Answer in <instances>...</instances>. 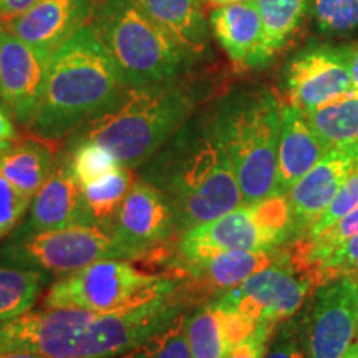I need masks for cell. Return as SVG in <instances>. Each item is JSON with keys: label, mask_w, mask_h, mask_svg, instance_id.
Segmentation results:
<instances>
[{"label": "cell", "mask_w": 358, "mask_h": 358, "mask_svg": "<svg viewBox=\"0 0 358 358\" xmlns=\"http://www.w3.org/2000/svg\"><path fill=\"white\" fill-rule=\"evenodd\" d=\"M52 150L45 141L24 140L0 156V174L27 198L34 199L55 169Z\"/></svg>", "instance_id": "ffe728a7"}, {"label": "cell", "mask_w": 358, "mask_h": 358, "mask_svg": "<svg viewBox=\"0 0 358 358\" xmlns=\"http://www.w3.org/2000/svg\"><path fill=\"white\" fill-rule=\"evenodd\" d=\"M95 10L96 0H38L3 25L15 37L52 57L58 47L92 22Z\"/></svg>", "instance_id": "2e32d148"}, {"label": "cell", "mask_w": 358, "mask_h": 358, "mask_svg": "<svg viewBox=\"0 0 358 358\" xmlns=\"http://www.w3.org/2000/svg\"><path fill=\"white\" fill-rule=\"evenodd\" d=\"M307 120L329 148L358 141V92L350 90L345 95L325 103L307 113Z\"/></svg>", "instance_id": "603a6c76"}, {"label": "cell", "mask_w": 358, "mask_h": 358, "mask_svg": "<svg viewBox=\"0 0 358 358\" xmlns=\"http://www.w3.org/2000/svg\"><path fill=\"white\" fill-rule=\"evenodd\" d=\"M289 105L310 113L352 90L350 50L347 47L313 45L289 62L284 75Z\"/></svg>", "instance_id": "8fae6325"}, {"label": "cell", "mask_w": 358, "mask_h": 358, "mask_svg": "<svg viewBox=\"0 0 358 358\" xmlns=\"http://www.w3.org/2000/svg\"><path fill=\"white\" fill-rule=\"evenodd\" d=\"M187 342L191 358H226L232 348L222 310L208 302L187 317Z\"/></svg>", "instance_id": "d4e9b609"}, {"label": "cell", "mask_w": 358, "mask_h": 358, "mask_svg": "<svg viewBox=\"0 0 358 358\" xmlns=\"http://www.w3.org/2000/svg\"><path fill=\"white\" fill-rule=\"evenodd\" d=\"M2 27H3V24H2V22H0V32H2Z\"/></svg>", "instance_id": "b9f144b4"}, {"label": "cell", "mask_w": 358, "mask_h": 358, "mask_svg": "<svg viewBox=\"0 0 358 358\" xmlns=\"http://www.w3.org/2000/svg\"><path fill=\"white\" fill-rule=\"evenodd\" d=\"M0 358H45L40 353L25 348H0Z\"/></svg>", "instance_id": "8d00e7d4"}, {"label": "cell", "mask_w": 358, "mask_h": 358, "mask_svg": "<svg viewBox=\"0 0 358 358\" xmlns=\"http://www.w3.org/2000/svg\"><path fill=\"white\" fill-rule=\"evenodd\" d=\"M2 254L13 264L53 274H70L103 259L129 261L128 254L108 232L88 224L13 236Z\"/></svg>", "instance_id": "9c48e42d"}, {"label": "cell", "mask_w": 358, "mask_h": 358, "mask_svg": "<svg viewBox=\"0 0 358 358\" xmlns=\"http://www.w3.org/2000/svg\"><path fill=\"white\" fill-rule=\"evenodd\" d=\"M307 329V358H343L358 329V277L343 275L317 290Z\"/></svg>", "instance_id": "7c38bea8"}, {"label": "cell", "mask_w": 358, "mask_h": 358, "mask_svg": "<svg viewBox=\"0 0 358 358\" xmlns=\"http://www.w3.org/2000/svg\"><path fill=\"white\" fill-rule=\"evenodd\" d=\"M282 250H216L198 257L173 256L171 275L181 280L191 301L211 295L219 297L279 261Z\"/></svg>", "instance_id": "5bb4252c"}, {"label": "cell", "mask_w": 358, "mask_h": 358, "mask_svg": "<svg viewBox=\"0 0 358 358\" xmlns=\"http://www.w3.org/2000/svg\"><path fill=\"white\" fill-rule=\"evenodd\" d=\"M213 6H229V3H243V2H254V0H208Z\"/></svg>", "instance_id": "f35d334b"}, {"label": "cell", "mask_w": 358, "mask_h": 358, "mask_svg": "<svg viewBox=\"0 0 358 358\" xmlns=\"http://www.w3.org/2000/svg\"><path fill=\"white\" fill-rule=\"evenodd\" d=\"M317 285L312 268L294 245L282 250L277 262L245 279L237 287L214 299L217 306L249 317L256 324L292 317Z\"/></svg>", "instance_id": "ba28073f"}, {"label": "cell", "mask_w": 358, "mask_h": 358, "mask_svg": "<svg viewBox=\"0 0 358 358\" xmlns=\"http://www.w3.org/2000/svg\"><path fill=\"white\" fill-rule=\"evenodd\" d=\"M179 287L181 280L171 274H146L124 259H103L58 279L45 307L118 312L168 297Z\"/></svg>", "instance_id": "8992f818"}, {"label": "cell", "mask_w": 358, "mask_h": 358, "mask_svg": "<svg viewBox=\"0 0 358 358\" xmlns=\"http://www.w3.org/2000/svg\"><path fill=\"white\" fill-rule=\"evenodd\" d=\"M192 108L194 96L176 80L127 88L113 106L78 127L70 143H96L133 169L158 153Z\"/></svg>", "instance_id": "3957f363"}, {"label": "cell", "mask_w": 358, "mask_h": 358, "mask_svg": "<svg viewBox=\"0 0 358 358\" xmlns=\"http://www.w3.org/2000/svg\"><path fill=\"white\" fill-rule=\"evenodd\" d=\"M264 358H307L294 324L282 327L280 332L275 335L274 342L267 347Z\"/></svg>", "instance_id": "836d02e7"}, {"label": "cell", "mask_w": 358, "mask_h": 358, "mask_svg": "<svg viewBox=\"0 0 358 358\" xmlns=\"http://www.w3.org/2000/svg\"><path fill=\"white\" fill-rule=\"evenodd\" d=\"M150 19L198 53L208 38L201 0H133Z\"/></svg>", "instance_id": "44dd1931"}, {"label": "cell", "mask_w": 358, "mask_h": 358, "mask_svg": "<svg viewBox=\"0 0 358 358\" xmlns=\"http://www.w3.org/2000/svg\"><path fill=\"white\" fill-rule=\"evenodd\" d=\"M133 182V169L120 166L98 181L82 186L85 208L93 226L110 231Z\"/></svg>", "instance_id": "cb8c5ba5"}, {"label": "cell", "mask_w": 358, "mask_h": 358, "mask_svg": "<svg viewBox=\"0 0 358 358\" xmlns=\"http://www.w3.org/2000/svg\"><path fill=\"white\" fill-rule=\"evenodd\" d=\"M330 148L317 136L307 115L292 105L282 106L277 192L285 194L295 182L319 163Z\"/></svg>", "instance_id": "ac0fdd59"}, {"label": "cell", "mask_w": 358, "mask_h": 358, "mask_svg": "<svg viewBox=\"0 0 358 358\" xmlns=\"http://www.w3.org/2000/svg\"><path fill=\"white\" fill-rule=\"evenodd\" d=\"M73 224L93 226L85 208L82 186L64 159L57 164L52 176L34 196L25 222L15 231V236L62 229Z\"/></svg>", "instance_id": "e0dca14e"}, {"label": "cell", "mask_w": 358, "mask_h": 358, "mask_svg": "<svg viewBox=\"0 0 358 358\" xmlns=\"http://www.w3.org/2000/svg\"><path fill=\"white\" fill-rule=\"evenodd\" d=\"M10 146H12V143H8V141H0V156L6 153V151H7Z\"/></svg>", "instance_id": "60d3db41"}, {"label": "cell", "mask_w": 358, "mask_h": 358, "mask_svg": "<svg viewBox=\"0 0 358 358\" xmlns=\"http://www.w3.org/2000/svg\"><path fill=\"white\" fill-rule=\"evenodd\" d=\"M313 17L322 32H350L358 27V0H313Z\"/></svg>", "instance_id": "f1b7e54d"}, {"label": "cell", "mask_w": 358, "mask_h": 358, "mask_svg": "<svg viewBox=\"0 0 358 358\" xmlns=\"http://www.w3.org/2000/svg\"><path fill=\"white\" fill-rule=\"evenodd\" d=\"M350 50V75H352V90L358 92V43L348 45Z\"/></svg>", "instance_id": "74e56055"}, {"label": "cell", "mask_w": 358, "mask_h": 358, "mask_svg": "<svg viewBox=\"0 0 358 358\" xmlns=\"http://www.w3.org/2000/svg\"><path fill=\"white\" fill-rule=\"evenodd\" d=\"M261 13L264 38L259 66L267 65L301 27L310 0H254Z\"/></svg>", "instance_id": "7402d4cb"}, {"label": "cell", "mask_w": 358, "mask_h": 358, "mask_svg": "<svg viewBox=\"0 0 358 358\" xmlns=\"http://www.w3.org/2000/svg\"><path fill=\"white\" fill-rule=\"evenodd\" d=\"M310 268L319 285L343 275H358V234L332 254L312 264Z\"/></svg>", "instance_id": "f546056e"}, {"label": "cell", "mask_w": 358, "mask_h": 358, "mask_svg": "<svg viewBox=\"0 0 358 358\" xmlns=\"http://www.w3.org/2000/svg\"><path fill=\"white\" fill-rule=\"evenodd\" d=\"M32 199L17 191L0 174V239L15 231L17 224L25 216Z\"/></svg>", "instance_id": "1f68e13d"}, {"label": "cell", "mask_w": 358, "mask_h": 358, "mask_svg": "<svg viewBox=\"0 0 358 358\" xmlns=\"http://www.w3.org/2000/svg\"><path fill=\"white\" fill-rule=\"evenodd\" d=\"M120 358H191L187 342V315L181 313L166 329L143 340Z\"/></svg>", "instance_id": "4316f807"}, {"label": "cell", "mask_w": 358, "mask_h": 358, "mask_svg": "<svg viewBox=\"0 0 358 358\" xmlns=\"http://www.w3.org/2000/svg\"><path fill=\"white\" fill-rule=\"evenodd\" d=\"M292 237L287 196L275 192L192 227L179 237L174 256L198 257L216 250H274Z\"/></svg>", "instance_id": "52a82bcc"}, {"label": "cell", "mask_w": 358, "mask_h": 358, "mask_svg": "<svg viewBox=\"0 0 358 358\" xmlns=\"http://www.w3.org/2000/svg\"><path fill=\"white\" fill-rule=\"evenodd\" d=\"M357 338H358V329H357ZM357 343H358V340H357Z\"/></svg>", "instance_id": "7bdbcfd3"}, {"label": "cell", "mask_w": 358, "mask_h": 358, "mask_svg": "<svg viewBox=\"0 0 358 358\" xmlns=\"http://www.w3.org/2000/svg\"><path fill=\"white\" fill-rule=\"evenodd\" d=\"M17 138H19V134H17V128L13 124L12 113L0 103V141L13 143L17 141Z\"/></svg>", "instance_id": "d590c367"}, {"label": "cell", "mask_w": 358, "mask_h": 358, "mask_svg": "<svg viewBox=\"0 0 358 358\" xmlns=\"http://www.w3.org/2000/svg\"><path fill=\"white\" fill-rule=\"evenodd\" d=\"M45 282L42 271L0 266V324L30 312Z\"/></svg>", "instance_id": "484cf974"}, {"label": "cell", "mask_w": 358, "mask_h": 358, "mask_svg": "<svg viewBox=\"0 0 358 358\" xmlns=\"http://www.w3.org/2000/svg\"><path fill=\"white\" fill-rule=\"evenodd\" d=\"M280 118L274 93L257 90L224 103L209 128L234 166L244 204L277 192Z\"/></svg>", "instance_id": "277c9868"}, {"label": "cell", "mask_w": 358, "mask_h": 358, "mask_svg": "<svg viewBox=\"0 0 358 358\" xmlns=\"http://www.w3.org/2000/svg\"><path fill=\"white\" fill-rule=\"evenodd\" d=\"M108 234L129 261L150 259L151 262L171 256V245L181 237L168 201L145 179H138L129 187Z\"/></svg>", "instance_id": "30bf717a"}, {"label": "cell", "mask_w": 358, "mask_h": 358, "mask_svg": "<svg viewBox=\"0 0 358 358\" xmlns=\"http://www.w3.org/2000/svg\"><path fill=\"white\" fill-rule=\"evenodd\" d=\"M166 150L148 161L145 181L171 208L179 236L244 204L229 156L211 131L191 136L181 128Z\"/></svg>", "instance_id": "6da1fadb"}, {"label": "cell", "mask_w": 358, "mask_h": 358, "mask_svg": "<svg viewBox=\"0 0 358 358\" xmlns=\"http://www.w3.org/2000/svg\"><path fill=\"white\" fill-rule=\"evenodd\" d=\"M209 25L232 64L259 69L264 27L256 2L219 6L209 15Z\"/></svg>", "instance_id": "d6986e66"}, {"label": "cell", "mask_w": 358, "mask_h": 358, "mask_svg": "<svg viewBox=\"0 0 358 358\" xmlns=\"http://www.w3.org/2000/svg\"><path fill=\"white\" fill-rule=\"evenodd\" d=\"M124 92L127 87L90 22L52 53L34 131L45 143L62 140L113 106Z\"/></svg>", "instance_id": "7a4b0ae2"}, {"label": "cell", "mask_w": 358, "mask_h": 358, "mask_svg": "<svg viewBox=\"0 0 358 358\" xmlns=\"http://www.w3.org/2000/svg\"><path fill=\"white\" fill-rule=\"evenodd\" d=\"M358 168V141L330 148L310 171L299 179L287 196L292 214V239L306 236L345 179Z\"/></svg>", "instance_id": "9a60e30c"}, {"label": "cell", "mask_w": 358, "mask_h": 358, "mask_svg": "<svg viewBox=\"0 0 358 358\" xmlns=\"http://www.w3.org/2000/svg\"><path fill=\"white\" fill-rule=\"evenodd\" d=\"M38 0H0V19L10 20L34 7Z\"/></svg>", "instance_id": "e575fe53"}, {"label": "cell", "mask_w": 358, "mask_h": 358, "mask_svg": "<svg viewBox=\"0 0 358 358\" xmlns=\"http://www.w3.org/2000/svg\"><path fill=\"white\" fill-rule=\"evenodd\" d=\"M358 208V168L353 171L350 176L345 179L342 187H340L327 209L320 214V217L313 222V226L308 229L306 236H317L325 229H329L332 224H335L338 219L347 216L353 209ZM303 237V236H302Z\"/></svg>", "instance_id": "4dcf8cb0"}, {"label": "cell", "mask_w": 358, "mask_h": 358, "mask_svg": "<svg viewBox=\"0 0 358 358\" xmlns=\"http://www.w3.org/2000/svg\"><path fill=\"white\" fill-rule=\"evenodd\" d=\"M274 322H261L248 338L227 353L226 358H264L268 347V340L274 334Z\"/></svg>", "instance_id": "d6a6232c"}, {"label": "cell", "mask_w": 358, "mask_h": 358, "mask_svg": "<svg viewBox=\"0 0 358 358\" xmlns=\"http://www.w3.org/2000/svg\"><path fill=\"white\" fill-rule=\"evenodd\" d=\"M3 24V22H2ZM50 57L8 32H0V101L20 124L32 127L42 105Z\"/></svg>", "instance_id": "4fadbf2b"}, {"label": "cell", "mask_w": 358, "mask_h": 358, "mask_svg": "<svg viewBox=\"0 0 358 358\" xmlns=\"http://www.w3.org/2000/svg\"><path fill=\"white\" fill-rule=\"evenodd\" d=\"M70 155L65 161L80 186L98 181L100 178L122 166L110 151L93 141L70 143Z\"/></svg>", "instance_id": "83f0119b"}, {"label": "cell", "mask_w": 358, "mask_h": 358, "mask_svg": "<svg viewBox=\"0 0 358 358\" xmlns=\"http://www.w3.org/2000/svg\"><path fill=\"white\" fill-rule=\"evenodd\" d=\"M343 358H358V343H352L348 352L343 355Z\"/></svg>", "instance_id": "ab89813d"}, {"label": "cell", "mask_w": 358, "mask_h": 358, "mask_svg": "<svg viewBox=\"0 0 358 358\" xmlns=\"http://www.w3.org/2000/svg\"><path fill=\"white\" fill-rule=\"evenodd\" d=\"M92 25L127 88L176 80L194 57L133 0H103Z\"/></svg>", "instance_id": "5b68a950"}]
</instances>
